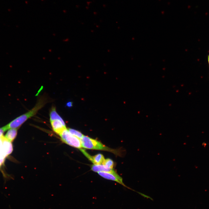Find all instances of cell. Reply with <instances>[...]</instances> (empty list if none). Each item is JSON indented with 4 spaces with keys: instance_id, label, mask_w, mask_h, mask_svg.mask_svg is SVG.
I'll return each mask as SVG.
<instances>
[{
    "instance_id": "2",
    "label": "cell",
    "mask_w": 209,
    "mask_h": 209,
    "mask_svg": "<svg viewBox=\"0 0 209 209\" xmlns=\"http://www.w3.org/2000/svg\"><path fill=\"white\" fill-rule=\"evenodd\" d=\"M82 147L87 149L107 151L116 154L118 151L110 148L100 142L88 136L83 135L80 139Z\"/></svg>"
},
{
    "instance_id": "15",
    "label": "cell",
    "mask_w": 209,
    "mask_h": 209,
    "mask_svg": "<svg viewBox=\"0 0 209 209\" xmlns=\"http://www.w3.org/2000/svg\"><path fill=\"white\" fill-rule=\"evenodd\" d=\"M67 105L69 107L71 106H72V103L71 102H69L67 104Z\"/></svg>"
},
{
    "instance_id": "9",
    "label": "cell",
    "mask_w": 209,
    "mask_h": 209,
    "mask_svg": "<svg viewBox=\"0 0 209 209\" xmlns=\"http://www.w3.org/2000/svg\"><path fill=\"white\" fill-rule=\"evenodd\" d=\"M18 129L11 128L8 129L4 137L7 140L12 142L17 136Z\"/></svg>"
},
{
    "instance_id": "8",
    "label": "cell",
    "mask_w": 209,
    "mask_h": 209,
    "mask_svg": "<svg viewBox=\"0 0 209 209\" xmlns=\"http://www.w3.org/2000/svg\"><path fill=\"white\" fill-rule=\"evenodd\" d=\"M91 169L93 171L97 172H116L113 169L109 168L103 164H93L91 166Z\"/></svg>"
},
{
    "instance_id": "14",
    "label": "cell",
    "mask_w": 209,
    "mask_h": 209,
    "mask_svg": "<svg viewBox=\"0 0 209 209\" xmlns=\"http://www.w3.org/2000/svg\"><path fill=\"white\" fill-rule=\"evenodd\" d=\"M6 130L3 127L0 128V137L3 136V135Z\"/></svg>"
},
{
    "instance_id": "11",
    "label": "cell",
    "mask_w": 209,
    "mask_h": 209,
    "mask_svg": "<svg viewBox=\"0 0 209 209\" xmlns=\"http://www.w3.org/2000/svg\"><path fill=\"white\" fill-rule=\"evenodd\" d=\"M69 132L73 135L81 139L83 135L79 131L71 128L68 129Z\"/></svg>"
},
{
    "instance_id": "4",
    "label": "cell",
    "mask_w": 209,
    "mask_h": 209,
    "mask_svg": "<svg viewBox=\"0 0 209 209\" xmlns=\"http://www.w3.org/2000/svg\"><path fill=\"white\" fill-rule=\"evenodd\" d=\"M3 136L2 140L0 142V152L6 156L10 154L12 146L9 142L4 137L2 142H1L3 140ZM5 157L0 154V167L4 163Z\"/></svg>"
},
{
    "instance_id": "12",
    "label": "cell",
    "mask_w": 209,
    "mask_h": 209,
    "mask_svg": "<svg viewBox=\"0 0 209 209\" xmlns=\"http://www.w3.org/2000/svg\"><path fill=\"white\" fill-rule=\"evenodd\" d=\"M109 168L113 169L114 166L113 161L110 158L105 159L102 164Z\"/></svg>"
},
{
    "instance_id": "7",
    "label": "cell",
    "mask_w": 209,
    "mask_h": 209,
    "mask_svg": "<svg viewBox=\"0 0 209 209\" xmlns=\"http://www.w3.org/2000/svg\"><path fill=\"white\" fill-rule=\"evenodd\" d=\"M51 127L53 131L60 135L63 130L66 129L65 123L59 120H56L51 121Z\"/></svg>"
},
{
    "instance_id": "13",
    "label": "cell",
    "mask_w": 209,
    "mask_h": 209,
    "mask_svg": "<svg viewBox=\"0 0 209 209\" xmlns=\"http://www.w3.org/2000/svg\"><path fill=\"white\" fill-rule=\"evenodd\" d=\"M138 194H140V195L142 196V197H144L147 198V199H151V200L153 201V199L151 197H149V196H148V195H146V194H145L142 193H141L139 192H137Z\"/></svg>"
},
{
    "instance_id": "3",
    "label": "cell",
    "mask_w": 209,
    "mask_h": 209,
    "mask_svg": "<svg viewBox=\"0 0 209 209\" xmlns=\"http://www.w3.org/2000/svg\"><path fill=\"white\" fill-rule=\"evenodd\" d=\"M62 141L73 147L80 149L82 147L80 139L72 135L67 129L59 135Z\"/></svg>"
},
{
    "instance_id": "10",
    "label": "cell",
    "mask_w": 209,
    "mask_h": 209,
    "mask_svg": "<svg viewBox=\"0 0 209 209\" xmlns=\"http://www.w3.org/2000/svg\"><path fill=\"white\" fill-rule=\"evenodd\" d=\"M50 122L55 120H59L64 123H65L64 120L57 112L55 108L53 107L50 113Z\"/></svg>"
},
{
    "instance_id": "5",
    "label": "cell",
    "mask_w": 209,
    "mask_h": 209,
    "mask_svg": "<svg viewBox=\"0 0 209 209\" xmlns=\"http://www.w3.org/2000/svg\"><path fill=\"white\" fill-rule=\"evenodd\" d=\"M98 173L100 175L105 179L115 181L123 186L128 188L124 184L122 178L116 172H101Z\"/></svg>"
},
{
    "instance_id": "1",
    "label": "cell",
    "mask_w": 209,
    "mask_h": 209,
    "mask_svg": "<svg viewBox=\"0 0 209 209\" xmlns=\"http://www.w3.org/2000/svg\"><path fill=\"white\" fill-rule=\"evenodd\" d=\"M46 98L42 97L38 100L35 106L29 111L19 116L4 126L6 131L11 128L18 129L28 118L35 115L46 103Z\"/></svg>"
},
{
    "instance_id": "16",
    "label": "cell",
    "mask_w": 209,
    "mask_h": 209,
    "mask_svg": "<svg viewBox=\"0 0 209 209\" xmlns=\"http://www.w3.org/2000/svg\"><path fill=\"white\" fill-rule=\"evenodd\" d=\"M208 64H209V54L208 56Z\"/></svg>"
},
{
    "instance_id": "6",
    "label": "cell",
    "mask_w": 209,
    "mask_h": 209,
    "mask_svg": "<svg viewBox=\"0 0 209 209\" xmlns=\"http://www.w3.org/2000/svg\"><path fill=\"white\" fill-rule=\"evenodd\" d=\"M80 149L93 164H102L105 159L103 155L102 154L99 153L92 156L89 154L84 149L82 148H81Z\"/></svg>"
}]
</instances>
